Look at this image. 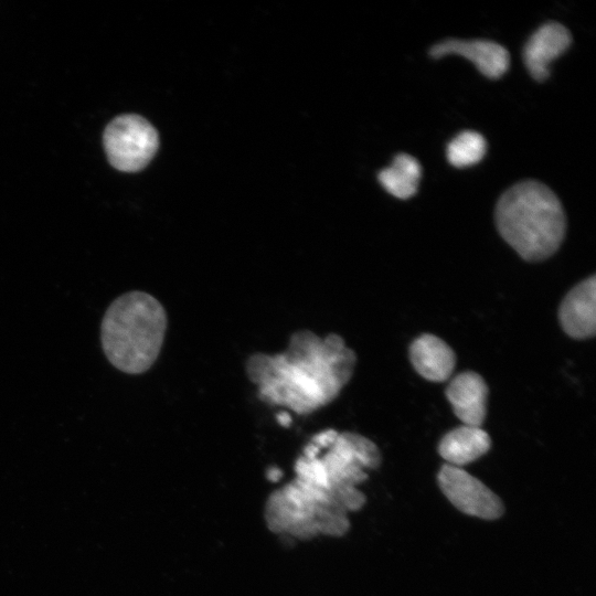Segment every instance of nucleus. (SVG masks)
I'll use <instances>...</instances> for the list:
<instances>
[{"instance_id": "nucleus-11", "label": "nucleus", "mask_w": 596, "mask_h": 596, "mask_svg": "<svg viewBox=\"0 0 596 596\" xmlns=\"http://www.w3.org/2000/svg\"><path fill=\"white\" fill-rule=\"evenodd\" d=\"M490 447L491 439L486 430L478 426L462 425L444 435L438 453L448 465L460 467L477 460Z\"/></svg>"}, {"instance_id": "nucleus-7", "label": "nucleus", "mask_w": 596, "mask_h": 596, "mask_svg": "<svg viewBox=\"0 0 596 596\" xmlns=\"http://www.w3.org/2000/svg\"><path fill=\"white\" fill-rule=\"evenodd\" d=\"M558 320L571 338L583 340L596 332V277L581 281L564 297L558 309Z\"/></svg>"}, {"instance_id": "nucleus-12", "label": "nucleus", "mask_w": 596, "mask_h": 596, "mask_svg": "<svg viewBox=\"0 0 596 596\" xmlns=\"http://www.w3.org/2000/svg\"><path fill=\"white\" fill-rule=\"evenodd\" d=\"M421 175L422 168L417 159L407 153H398L391 166L379 172L377 179L390 194L405 200L417 192Z\"/></svg>"}, {"instance_id": "nucleus-5", "label": "nucleus", "mask_w": 596, "mask_h": 596, "mask_svg": "<svg viewBox=\"0 0 596 596\" xmlns=\"http://www.w3.org/2000/svg\"><path fill=\"white\" fill-rule=\"evenodd\" d=\"M437 480L446 498L459 511L485 520H494L502 515L503 504L500 498L462 468L443 465Z\"/></svg>"}, {"instance_id": "nucleus-6", "label": "nucleus", "mask_w": 596, "mask_h": 596, "mask_svg": "<svg viewBox=\"0 0 596 596\" xmlns=\"http://www.w3.org/2000/svg\"><path fill=\"white\" fill-rule=\"evenodd\" d=\"M457 54L468 58L478 71L488 78H500L509 68V52L499 43L490 40L446 39L429 49V55L440 58Z\"/></svg>"}, {"instance_id": "nucleus-10", "label": "nucleus", "mask_w": 596, "mask_h": 596, "mask_svg": "<svg viewBox=\"0 0 596 596\" xmlns=\"http://www.w3.org/2000/svg\"><path fill=\"white\" fill-rule=\"evenodd\" d=\"M409 360L415 371L432 382L448 380L456 365L453 349L430 333L422 334L411 343Z\"/></svg>"}, {"instance_id": "nucleus-3", "label": "nucleus", "mask_w": 596, "mask_h": 596, "mask_svg": "<svg viewBox=\"0 0 596 596\" xmlns=\"http://www.w3.org/2000/svg\"><path fill=\"white\" fill-rule=\"evenodd\" d=\"M167 326V312L159 300L140 290L126 292L109 305L103 317V351L117 370L141 374L156 362Z\"/></svg>"}, {"instance_id": "nucleus-1", "label": "nucleus", "mask_w": 596, "mask_h": 596, "mask_svg": "<svg viewBox=\"0 0 596 596\" xmlns=\"http://www.w3.org/2000/svg\"><path fill=\"white\" fill-rule=\"evenodd\" d=\"M355 362L354 351L340 336L331 333L321 339L301 330L291 336L285 352L252 355L246 370L264 401L308 414L339 395L350 381Z\"/></svg>"}, {"instance_id": "nucleus-4", "label": "nucleus", "mask_w": 596, "mask_h": 596, "mask_svg": "<svg viewBox=\"0 0 596 596\" xmlns=\"http://www.w3.org/2000/svg\"><path fill=\"white\" fill-rule=\"evenodd\" d=\"M158 146L157 130L138 115L116 117L104 132V147L110 164L125 172L143 169Z\"/></svg>"}, {"instance_id": "nucleus-9", "label": "nucleus", "mask_w": 596, "mask_h": 596, "mask_svg": "<svg viewBox=\"0 0 596 596\" xmlns=\"http://www.w3.org/2000/svg\"><path fill=\"white\" fill-rule=\"evenodd\" d=\"M455 415L464 425L481 427L487 414L488 386L478 373L456 375L445 391Z\"/></svg>"}, {"instance_id": "nucleus-2", "label": "nucleus", "mask_w": 596, "mask_h": 596, "mask_svg": "<svg viewBox=\"0 0 596 596\" xmlns=\"http://www.w3.org/2000/svg\"><path fill=\"white\" fill-rule=\"evenodd\" d=\"M494 221L501 237L528 262L552 256L566 231L561 201L536 180L518 182L503 192L494 209Z\"/></svg>"}, {"instance_id": "nucleus-8", "label": "nucleus", "mask_w": 596, "mask_h": 596, "mask_svg": "<svg viewBox=\"0 0 596 596\" xmlns=\"http://www.w3.org/2000/svg\"><path fill=\"white\" fill-rule=\"evenodd\" d=\"M572 43L571 32L558 22L541 25L525 43L522 56L530 75L538 82L545 81L549 64L562 55Z\"/></svg>"}, {"instance_id": "nucleus-13", "label": "nucleus", "mask_w": 596, "mask_h": 596, "mask_svg": "<svg viewBox=\"0 0 596 596\" xmlns=\"http://www.w3.org/2000/svg\"><path fill=\"white\" fill-rule=\"evenodd\" d=\"M487 142L483 136L473 130L459 132L447 145V159L456 168L478 163L485 156Z\"/></svg>"}]
</instances>
